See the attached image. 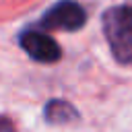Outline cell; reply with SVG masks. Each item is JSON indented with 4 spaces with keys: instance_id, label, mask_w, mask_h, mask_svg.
I'll return each instance as SVG.
<instances>
[{
    "instance_id": "cell-1",
    "label": "cell",
    "mask_w": 132,
    "mask_h": 132,
    "mask_svg": "<svg viewBox=\"0 0 132 132\" xmlns=\"http://www.w3.org/2000/svg\"><path fill=\"white\" fill-rule=\"evenodd\" d=\"M101 19H103V33L105 39L109 41L113 58L120 64L132 62V29L124 19L122 6L107 8Z\"/></svg>"
},
{
    "instance_id": "cell-2",
    "label": "cell",
    "mask_w": 132,
    "mask_h": 132,
    "mask_svg": "<svg viewBox=\"0 0 132 132\" xmlns=\"http://www.w3.org/2000/svg\"><path fill=\"white\" fill-rule=\"evenodd\" d=\"M87 23V12L76 0H62L54 4L43 16V29H62V31H78Z\"/></svg>"
},
{
    "instance_id": "cell-3",
    "label": "cell",
    "mask_w": 132,
    "mask_h": 132,
    "mask_svg": "<svg viewBox=\"0 0 132 132\" xmlns=\"http://www.w3.org/2000/svg\"><path fill=\"white\" fill-rule=\"evenodd\" d=\"M21 47L27 52V56L41 64H54L62 58V50L54 37L39 31H25L21 35Z\"/></svg>"
},
{
    "instance_id": "cell-4",
    "label": "cell",
    "mask_w": 132,
    "mask_h": 132,
    "mask_svg": "<svg viewBox=\"0 0 132 132\" xmlns=\"http://www.w3.org/2000/svg\"><path fill=\"white\" fill-rule=\"evenodd\" d=\"M43 113H45V122L58 124V126L70 124V122H74V120L78 118L76 107H74L72 103L64 101V99H52V101H47Z\"/></svg>"
},
{
    "instance_id": "cell-5",
    "label": "cell",
    "mask_w": 132,
    "mask_h": 132,
    "mask_svg": "<svg viewBox=\"0 0 132 132\" xmlns=\"http://www.w3.org/2000/svg\"><path fill=\"white\" fill-rule=\"evenodd\" d=\"M0 132H16L14 130V124L8 116H0Z\"/></svg>"
},
{
    "instance_id": "cell-6",
    "label": "cell",
    "mask_w": 132,
    "mask_h": 132,
    "mask_svg": "<svg viewBox=\"0 0 132 132\" xmlns=\"http://www.w3.org/2000/svg\"><path fill=\"white\" fill-rule=\"evenodd\" d=\"M122 12H124V19H126L128 27L132 29V6H122Z\"/></svg>"
}]
</instances>
